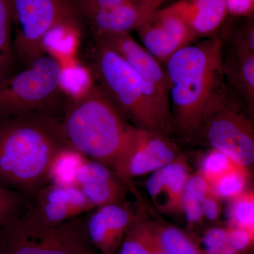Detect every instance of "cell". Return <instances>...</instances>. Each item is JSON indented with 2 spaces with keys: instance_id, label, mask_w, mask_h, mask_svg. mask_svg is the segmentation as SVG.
Masks as SVG:
<instances>
[{
  "instance_id": "20",
  "label": "cell",
  "mask_w": 254,
  "mask_h": 254,
  "mask_svg": "<svg viewBox=\"0 0 254 254\" xmlns=\"http://www.w3.org/2000/svg\"><path fill=\"white\" fill-rule=\"evenodd\" d=\"M88 159L71 146L60 150L50 164L48 182L60 186L76 187L78 170Z\"/></svg>"
},
{
  "instance_id": "33",
  "label": "cell",
  "mask_w": 254,
  "mask_h": 254,
  "mask_svg": "<svg viewBox=\"0 0 254 254\" xmlns=\"http://www.w3.org/2000/svg\"><path fill=\"white\" fill-rule=\"evenodd\" d=\"M228 14L234 16H253L254 0H224Z\"/></svg>"
},
{
  "instance_id": "34",
  "label": "cell",
  "mask_w": 254,
  "mask_h": 254,
  "mask_svg": "<svg viewBox=\"0 0 254 254\" xmlns=\"http://www.w3.org/2000/svg\"><path fill=\"white\" fill-rule=\"evenodd\" d=\"M11 62L0 54V80L7 76V68Z\"/></svg>"
},
{
  "instance_id": "25",
  "label": "cell",
  "mask_w": 254,
  "mask_h": 254,
  "mask_svg": "<svg viewBox=\"0 0 254 254\" xmlns=\"http://www.w3.org/2000/svg\"><path fill=\"white\" fill-rule=\"evenodd\" d=\"M237 164L227 155L212 148L202 160L198 171L211 186L214 182L230 171Z\"/></svg>"
},
{
  "instance_id": "1",
  "label": "cell",
  "mask_w": 254,
  "mask_h": 254,
  "mask_svg": "<svg viewBox=\"0 0 254 254\" xmlns=\"http://www.w3.org/2000/svg\"><path fill=\"white\" fill-rule=\"evenodd\" d=\"M68 146L53 114L0 116V185L30 196L49 184L52 160Z\"/></svg>"
},
{
  "instance_id": "30",
  "label": "cell",
  "mask_w": 254,
  "mask_h": 254,
  "mask_svg": "<svg viewBox=\"0 0 254 254\" xmlns=\"http://www.w3.org/2000/svg\"><path fill=\"white\" fill-rule=\"evenodd\" d=\"M211 190L209 182L199 171H197L194 175H190L185 187V193L201 201Z\"/></svg>"
},
{
  "instance_id": "21",
  "label": "cell",
  "mask_w": 254,
  "mask_h": 254,
  "mask_svg": "<svg viewBox=\"0 0 254 254\" xmlns=\"http://www.w3.org/2000/svg\"><path fill=\"white\" fill-rule=\"evenodd\" d=\"M164 254H204L200 246L180 229L155 222Z\"/></svg>"
},
{
  "instance_id": "8",
  "label": "cell",
  "mask_w": 254,
  "mask_h": 254,
  "mask_svg": "<svg viewBox=\"0 0 254 254\" xmlns=\"http://www.w3.org/2000/svg\"><path fill=\"white\" fill-rule=\"evenodd\" d=\"M83 215L55 226L18 216L0 231V254H97L88 240Z\"/></svg>"
},
{
  "instance_id": "11",
  "label": "cell",
  "mask_w": 254,
  "mask_h": 254,
  "mask_svg": "<svg viewBox=\"0 0 254 254\" xmlns=\"http://www.w3.org/2000/svg\"><path fill=\"white\" fill-rule=\"evenodd\" d=\"M136 31L145 49L163 66L178 50L198 38L168 6L155 9Z\"/></svg>"
},
{
  "instance_id": "36",
  "label": "cell",
  "mask_w": 254,
  "mask_h": 254,
  "mask_svg": "<svg viewBox=\"0 0 254 254\" xmlns=\"http://www.w3.org/2000/svg\"><path fill=\"white\" fill-rule=\"evenodd\" d=\"M243 254H254V251L252 250H249L248 252H245Z\"/></svg>"
},
{
  "instance_id": "12",
  "label": "cell",
  "mask_w": 254,
  "mask_h": 254,
  "mask_svg": "<svg viewBox=\"0 0 254 254\" xmlns=\"http://www.w3.org/2000/svg\"><path fill=\"white\" fill-rule=\"evenodd\" d=\"M85 218L88 240L100 254H117L136 214L125 202L96 207Z\"/></svg>"
},
{
  "instance_id": "32",
  "label": "cell",
  "mask_w": 254,
  "mask_h": 254,
  "mask_svg": "<svg viewBox=\"0 0 254 254\" xmlns=\"http://www.w3.org/2000/svg\"><path fill=\"white\" fill-rule=\"evenodd\" d=\"M221 200L211 190L200 201L203 217L210 221L216 220L221 212Z\"/></svg>"
},
{
  "instance_id": "18",
  "label": "cell",
  "mask_w": 254,
  "mask_h": 254,
  "mask_svg": "<svg viewBox=\"0 0 254 254\" xmlns=\"http://www.w3.org/2000/svg\"><path fill=\"white\" fill-rule=\"evenodd\" d=\"M227 86L245 105L251 115L254 110V53L230 45L222 60Z\"/></svg>"
},
{
  "instance_id": "28",
  "label": "cell",
  "mask_w": 254,
  "mask_h": 254,
  "mask_svg": "<svg viewBox=\"0 0 254 254\" xmlns=\"http://www.w3.org/2000/svg\"><path fill=\"white\" fill-rule=\"evenodd\" d=\"M230 45L254 53V22L253 16L247 17L240 27L230 35Z\"/></svg>"
},
{
  "instance_id": "4",
  "label": "cell",
  "mask_w": 254,
  "mask_h": 254,
  "mask_svg": "<svg viewBox=\"0 0 254 254\" xmlns=\"http://www.w3.org/2000/svg\"><path fill=\"white\" fill-rule=\"evenodd\" d=\"M63 111L62 124L69 145L87 158L113 170L136 127L95 81L79 95L67 97Z\"/></svg>"
},
{
  "instance_id": "35",
  "label": "cell",
  "mask_w": 254,
  "mask_h": 254,
  "mask_svg": "<svg viewBox=\"0 0 254 254\" xmlns=\"http://www.w3.org/2000/svg\"><path fill=\"white\" fill-rule=\"evenodd\" d=\"M131 1L141 3V4L149 5V6L158 9V8H160V6L163 4L165 0H131Z\"/></svg>"
},
{
  "instance_id": "22",
  "label": "cell",
  "mask_w": 254,
  "mask_h": 254,
  "mask_svg": "<svg viewBox=\"0 0 254 254\" xmlns=\"http://www.w3.org/2000/svg\"><path fill=\"white\" fill-rule=\"evenodd\" d=\"M248 171L247 167L235 165L211 185L213 193L220 200H232L246 190Z\"/></svg>"
},
{
  "instance_id": "7",
  "label": "cell",
  "mask_w": 254,
  "mask_h": 254,
  "mask_svg": "<svg viewBox=\"0 0 254 254\" xmlns=\"http://www.w3.org/2000/svg\"><path fill=\"white\" fill-rule=\"evenodd\" d=\"M63 70L53 57L42 55L22 71L0 80V116L55 115L63 109Z\"/></svg>"
},
{
  "instance_id": "9",
  "label": "cell",
  "mask_w": 254,
  "mask_h": 254,
  "mask_svg": "<svg viewBox=\"0 0 254 254\" xmlns=\"http://www.w3.org/2000/svg\"><path fill=\"white\" fill-rule=\"evenodd\" d=\"M180 155L170 137L137 128L113 170L125 186L132 189V179L154 173Z\"/></svg>"
},
{
  "instance_id": "13",
  "label": "cell",
  "mask_w": 254,
  "mask_h": 254,
  "mask_svg": "<svg viewBox=\"0 0 254 254\" xmlns=\"http://www.w3.org/2000/svg\"><path fill=\"white\" fill-rule=\"evenodd\" d=\"M190 176V168L182 155L151 173L145 187L159 211L182 213V199Z\"/></svg>"
},
{
  "instance_id": "23",
  "label": "cell",
  "mask_w": 254,
  "mask_h": 254,
  "mask_svg": "<svg viewBox=\"0 0 254 254\" xmlns=\"http://www.w3.org/2000/svg\"><path fill=\"white\" fill-rule=\"evenodd\" d=\"M231 200L229 208L230 225L254 232V193L245 190Z\"/></svg>"
},
{
  "instance_id": "16",
  "label": "cell",
  "mask_w": 254,
  "mask_h": 254,
  "mask_svg": "<svg viewBox=\"0 0 254 254\" xmlns=\"http://www.w3.org/2000/svg\"><path fill=\"white\" fill-rule=\"evenodd\" d=\"M156 8L136 1H128L89 11L84 15L85 22L94 33H129L144 22Z\"/></svg>"
},
{
  "instance_id": "15",
  "label": "cell",
  "mask_w": 254,
  "mask_h": 254,
  "mask_svg": "<svg viewBox=\"0 0 254 254\" xmlns=\"http://www.w3.org/2000/svg\"><path fill=\"white\" fill-rule=\"evenodd\" d=\"M76 187L93 208L125 202L123 182L109 167L91 159L78 170Z\"/></svg>"
},
{
  "instance_id": "14",
  "label": "cell",
  "mask_w": 254,
  "mask_h": 254,
  "mask_svg": "<svg viewBox=\"0 0 254 254\" xmlns=\"http://www.w3.org/2000/svg\"><path fill=\"white\" fill-rule=\"evenodd\" d=\"M95 41L116 52L145 79L169 95V83L164 67L129 33H94Z\"/></svg>"
},
{
  "instance_id": "24",
  "label": "cell",
  "mask_w": 254,
  "mask_h": 254,
  "mask_svg": "<svg viewBox=\"0 0 254 254\" xmlns=\"http://www.w3.org/2000/svg\"><path fill=\"white\" fill-rule=\"evenodd\" d=\"M28 199L27 195L0 185V231L21 215Z\"/></svg>"
},
{
  "instance_id": "27",
  "label": "cell",
  "mask_w": 254,
  "mask_h": 254,
  "mask_svg": "<svg viewBox=\"0 0 254 254\" xmlns=\"http://www.w3.org/2000/svg\"><path fill=\"white\" fill-rule=\"evenodd\" d=\"M201 249L204 254H240L229 243L226 228L215 227L205 232Z\"/></svg>"
},
{
  "instance_id": "10",
  "label": "cell",
  "mask_w": 254,
  "mask_h": 254,
  "mask_svg": "<svg viewBox=\"0 0 254 254\" xmlns=\"http://www.w3.org/2000/svg\"><path fill=\"white\" fill-rule=\"evenodd\" d=\"M93 208L77 187L48 184L28 196L20 218L36 225L55 226Z\"/></svg>"
},
{
  "instance_id": "6",
  "label": "cell",
  "mask_w": 254,
  "mask_h": 254,
  "mask_svg": "<svg viewBox=\"0 0 254 254\" xmlns=\"http://www.w3.org/2000/svg\"><path fill=\"white\" fill-rule=\"evenodd\" d=\"M191 141L208 145L242 166L254 163L252 115L226 83L209 101Z\"/></svg>"
},
{
  "instance_id": "17",
  "label": "cell",
  "mask_w": 254,
  "mask_h": 254,
  "mask_svg": "<svg viewBox=\"0 0 254 254\" xmlns=\"http://www.w3.org/2000/svg\"><path fill=\"white\" fill-rule=\"evenodd\" d=\"M168 7L198 38L215 36L229 14L224 0H178Z\"/></svg>"
},
{
  "instance_id": "3",
  "label": "cell",
  "mask_w": 254,
  "mask_h": 254,
  "mask_svg": "<svg viewBox=\"0 0 254 254\" xmlns=\"http://www.w3.org/2000/svg\"><path fill=\"white\" fill-rule=\"evenodd\" d=\"M95 81L133 126L171 137L170 98L137 72L116 52L95 41L88 52Z\"/></svg>"
},
{
  "instance_id": "29",
  "label": "cell",
  "mask_w": 254,
  "mask_h": 254,
  "mask_svg": "<svg viewBox=\"0 0 254 254\" xmlns=\"http://www.w3.org/2000/svg\"><path fill=\"white\" fill-rule=\"evenodd\" d=\"M227 230L229 243L238 253L243 254L252 249L254 245V232L231 225L227 227Z\"/></svg>"
},
{
  "instance_id": "26",
  "label": "cell",
  "mask_w": 254,
  "mask_h": 254,
  "mask_svg": "<svg viewBox=\"0 0 254 254\" xmlns=\"http://www.w3.org/2000/svg\"><path fill=\"white\" fill-rule=\"evenodd\" d=\"M12 0H0V54L9 61L13 58Z\"/></svg>"
},
{
  "instance_id": "19",
  "label": "cell",
  "mask_w": 254,
  "mask_h": 254,
  "mask_svg": "<svg viewBox=\"0 0 254 254\" xmlns=\"http://www.w3.org/2000/svg\"><path fill=\"white\" fill-rule=\"evenodd\" d=\"M118 254H164L156 224L141 208L122 242Z\"/></svg>"
},
{
  "instance_id": "5",
  "label": "cell",
  "mask_w": 254,
  "mask_h": 254,
  "mask_svg": "<svg viewBox=\"0 0 254 254\" xmlns=\"http://www.w3.org/2000/svg\"><path fill=\"white\" fill-rule=\"evenodd\" d=\"M13 55L25 67L44 54L46 37L56 30L83 33L81 0H12Z\"/></svg>"
},
{
  "instance_id": "2",
  "label": "cell",
  "mask_w": 254,
  "mask_h": 254,
  "mask_svg": "<svg viewBox=\"0 0 254 254\" xmlns=\"http://www.w3.org/2000/svg\"><path fill=\"white\" fill-rule=\"evenodd\" d=\"M223 47L219 37H210L178 50L163 66L173 106L174 130L182 141H192L209 101L226 83Z\"/></svg>"
},
{
  "instance_id": "31",
  "label": "cell",
  "mask_w": 254,
  "mask_h": 254,
  "mask_svg": "<svg viewBox=\"0 0 254 254\" xmlns=\"http://www.w3.org/2000/svg\"><path fill=\"white\" fill-rule=\"evenodd\" d=\"M182 213L190 224L198 223L204 218L200 201L186 193H184L182 199Z\"/></svg>"
}]
</instances>
